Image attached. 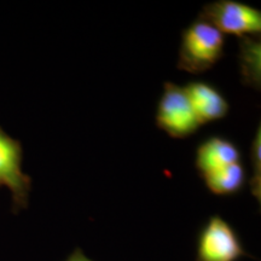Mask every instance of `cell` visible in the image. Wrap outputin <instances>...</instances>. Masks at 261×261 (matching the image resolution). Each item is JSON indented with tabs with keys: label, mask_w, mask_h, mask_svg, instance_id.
Returning a JSON list of instances; mask_svg holds the SVG:
<instances>
[{
	"label": "cell",
	"mask_w": 261,
	"mask_h": 261,
	"mask_svg": "<svg viewBox=\"0 0 261 261\" xmlns=\"http://www.w3.org/2000/svg\"><path fill=\"white\" fill-rule=\"evenodd\" d=\"M240 68L242 81L247 86L260 90L261 41L256 37L240 38Z\"/></svg>",
	"instance_id": "obj_9"
},
{
	"label": "cell",
	"mask_w": 261,
	"mask_h": 261,
	"mask_svg": "<svg viewBox=\"0 0 261 261\" xmlns=\"http://www.w3.org/2000/svg\"><path fill=\"white\" fill-rule=\"evenodd\" d=\"M208 190L215 195H232L242 190L247 181V173L241 162L232 163L217 171L202 175Z\"/></svg>",
	"instance_id": "obj_8"
},
{
	"label": "cell",
	"mask_w": 261,
	"mask_h": 261,
	"mask_svg": "<svg viewBox=\"0 0 261 261\" xmlns=\"http://www.w3.org/2000/svg\"><path fill=\"white\" fill-rule=\"evenodd\" d=\"M23 149L17 139L10 137L0 127V187L11 192L12 210L27 208L32 191V178L22 168Z\"/></svg>",
	"instance_id": "obj_4"
},
{
	"label": "cell",
	"mask_w": 261,
	"mask_h": 261,
	"mask_svg": "<svg viewBox=\"0 0 261 261\" xmlns=\"http://www.w3.org/2000/svg\"><path fill=\"white\" fill-rule=\"evenodd\" d=\"M65 261H92V260L89 259V257L85 255L83 250L77 248V249H75L74 252L70 254V256Z\"/></svg>",
	"instance_id": "obj_11"
},
{
	"label": "cell",
	"mask_w": 261,
	"mask_h": 261,
	"mask_svg": "<svg viewBox=\"0 0 261 261\" xmlns=\"http://www.w3.org/2000/svg\"><path fill=\"white\" fill-rule=\"evenodd\" d=\"M225 38L205 19L197 17L181 33L178 68L191 74L212 69L224 56Z\"/></svg>",
	"instance_id": "obj_1"
},
{
	"label": "cell",
	"mask_w": 261,
	"mask_h": 261,
	"mask_svg": "<svg viewBox=\"0 0 261 261\" xmlns=\"http://www.w3.org/2000/svg\"><path fill=\"white\" fill-rule=\"evenodd\" d=\"M189 102L191 104L196 119L200 125L224 119L230 106L226 98L213 85L195 81L184 87Z\"/></svg>",
	"instance_id": "obj_6"
},
{
	"label": "cell",
	"mask_w": 261,
	"mask_h": 261,
	"mask_svg": "<svg viewBox=\"0 0 261 261\" xmlns=\"http://www.w3.org/2000/svg\"><path fill=\"white\" fill-rule=\"evenodd\" d=\"M261 128L257 127V130L254 137L252 146H250V159H252L253 175L250 179V190L257 202L261 200Z\"/></svg>",
	"instance_id": "obj_10"
},
{
	"label": "cell",
	"mask_w": 261,
	"mask_h": 261,
	"mask_svg": "<svg viewBox=\"0 0 261 261\" xmlns=\"http://www.w3.org/2000/svg\"><path fill=\"white\" fill-rule=\"evenodd\" d=\"M237 162H241L240 149L223 137L205 139L196 151V167L201 175Z\"/></svg>",
	"instance_id": "obj_7"
},
{
	"label": "cell",
	"mask_w": 261,
	"mask_h": 261,
	"mask_svg": "<svg viewBox=\"0 0 261 261\" xmlns=\"http://www.w3.org/2000/svg\"><path fill=\"white\" fill-rule=\"evenodd\" d=\"M198 17L205 19L223 34L238 38L256 37L261 33V11L236 0H218L204 5Z\"/></svg>",
	"instance_id": "obj_3"
},
{
	"label": "cell",
	"mask_w": 261,
	"mask_h": 261,
	"mask_svg": "<svg viewBox=\"0 0 261 261\" xmlns=\"http://www.w3.org/2000/svg\"><path fill=\"white\" fill-rule=\"evenodd\" d=\"M156 125L172 138H188L200 128L184 87L166 83L156 110Z\"/></svg>",
	"instance_id": "obj_2"
},
{
	"label": "cell",
	"mask_w": 261,
	"mask_h": 261,
	"mask_svg": "<svg viewBox=\"0 0 261 261\" xmlns=\"http://www.w3.org/2000/svg\"><path fill=\"white\" fill-rule=\"evenodd\" d=\"M240 237L219 215L212 217L197 241V261H238L246 256Z\"/></svg>",
	"instance_id": "obj_5"
}]
</instances>
